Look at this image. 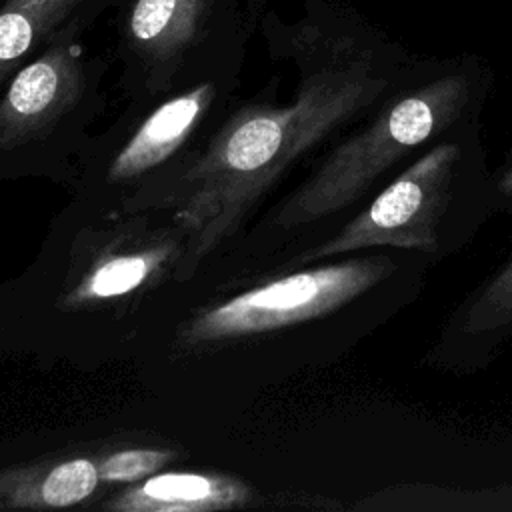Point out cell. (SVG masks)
Masks as SVG:
<instances>
[{
    "mask_svg": "<svg viewBox=\"0 0 512 512\" xmlns=\"http://www.w3.org/2000/svg\"><path fill=\"white\" fill-rule=\"evenodd\" d=\"M286 54L300 70L294 98L234 114L162 192L186 246L178 272L194 270L294 164L368 116L426 58L326 4L288 30Z\"/></svg>",
    "mask_w": 512,
    "mask_h": 512,
    "instance_id": "cell-1",
    "label": "cell"
},
{
    "mask_svg": "<svg viewBox=\"0 0 512 512\" xmlns=\"http://www.w3.org/2000/svg\"><path fill=\"white\" fill-rule=\"evenodd\" d=\"M492 88L494 70L478 54L426 56L368 116L332 140L274 208L270 224L280 232L312 230V242L334 232L436 138L482 118Z\"/></svg>",
    "mask_w": 512,
    "mask_h": 512,
    "instance_id": "cell-2",
    "label": "cell"
},
{
    "mask_svg": "<svg viewBox=\"0 0 512 512\" xmlns=\"http://www.w3.org/2000/svg\"><path fill=\"white\" fill-rule=\"evenodd\" d=\"M492 216L482 118H472L436 138L342 226L290 256L286 268L382 246L418 252L436 266L462 252Z\"/></svg>",
    "mask_w": 512,
    "mask_h": 512,
    "instance_id": "cell-3",
    "label": "cell"
},
{
    "mask_svg": "<svg viewBox=\"0 0 512 512\" xmlns=\"http://www.w3.org/2000/svg\"><path fill=\"white\" fill-rule=\"evenodd\" d=\"M86 20L70 22L10 78L0 98V150L44 136L82 98L88 66L78 36Z\"/></svg>",
    "mask_w": 512,
    "mask_h": 512,
    "instance_id": "cell-4",
    "label": "cell"
},
{
    "mask_svg": "<svg viewBox=\"0 0 512 512\" xmlns=\"http://www.w3.org/2000/svg\"><path fill=\"white\" fill-rule=\"evenodd\" d=\"M238 16V0H126L120 42L152 84H170L184 60L210 40L216 24Z\"/></svg>",
    "mask_w": 512,
    "mask_h": 512,
    "instance_id": "cell-5",
    "label": "cell"
},
{
    "mask_svg": "<svg viewBox=\"0 0 512 512\" xmlns=\"http://www.w3.org/2000/svg\"><path fill=\"white\" fill-rule=\"evenodd\" d=\"M512 342V246L444 316L420 364L434 372L472 376Z\"/></svg>",
    "mask_w": 512,
    "mask_h": 512,
    "instance_id": "cell-6",
    "label": "cell"
},
{
    "mask_svg": "<svg viewBox=\"0 0 512 512\" xmlns=\"http://www.w3.org/2000/svg\"><path fill=\"white\" fill-rule=\"evenodd\" d=\"M184 250V238L178 230H126L104 242H92L86 256L70 270L62 304L86 308L148 288L168 272L170 264L176 262L180 268Z\"/></svg>",
    "mask_w": 512,
    "mask_h": 512,
    "instance_id": "cell-7",
    "label": "cell"
},
{
    "mask_svg": "<svg viewBox=\"0 0 512 512\" xmlns=\"http://www.w3.org/2000/svg\"><path fill=\"white\" fill-rule=\"evenodd\" d=\"M214 98L216 84L208 80L156 106L112 158L108 180L130 182L166 162L184 146Z\"/></svg>",
    "mask_w": 512,
    "mask_h": 512,
    "instance_id": "cell-8",
    "label": "cell"
},
{
    "mask_svg": "<svg viewBox=\"0 0 512 512\" xmlns=\"http://www.w3.org/2000/svg\"><path fill=\"white\" fill-rule=\"evenodd\" d=\"M250 488L228 474L162 472L138 480L102 506L112 512H216L248 504Z\"/></svg>",
    "mask_w": 512,
    "mask_h": 512,
    "instance_id": "cell-9",
    "label": "cell"
},
{
    "mask_svg": "<svg viewBox=\"0 0 512 512\" xmlns=\"http://www.w3.org/2000/svg\"><path fill=\"white\" fill-rule=\"evenodd\" d=\"M100 484L90 458H64L0 472V510L68 508L90 498Z\"/></svg>",
    "mask_w": 512,
    "mask_h": 512,
    "instance_id": "cell-10",
    "label": "cell"
},
{
    "mask_svg": "<svg viewBox=\"0 0 512 512\" xmlns=\"http://www.w3.org/2000/svg\"><path fill=\"white\" fill-rule=\"evenodd\" d=\"M100 0H2L0 84Z\"/></svg>",
    "mask_w": 512,
    "mask_h": 512,
    "instance_id": "cell-11",
    "label": "cell"
},
{
    "mask_svg": "<svg viewBox=\"0 0 512 512\" xmlns=\"http://www.w3.org/2000/svg\"><path fill=\"white\" fill-rule=\"evenodd\" d=\"M172 452L158 448H128L106 456L98 464L100 482H138L172 460Z\"/></svg>",
    "mask_w": 512,
    "mask_h": 512,
    "instance_id": "cell-12",
    "label": "cell"
},
{
    "mask_svg": "<svg viewBox=\"0 0 512 512\" xmlns=\"http://www.w3.org/2000/svg\"><path fill=\"white\" fill-rule=\"evenodd\" d=\"M492 190L496 214H512V142L492 170Z\"/></svg>",
    "mask_w": 512,
    "mask_h": 512,
    "instance_id": "cell-13",
    "label": "cell"
}]
</instances>
